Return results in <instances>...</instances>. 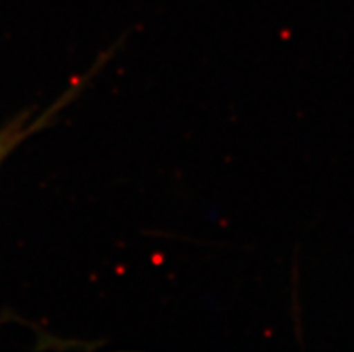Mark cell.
I'll list each match as a JSON object with an SVG mask.
<instances>
[{
    "label": "cell",
    "mask_w": 354,
    "mask_h": 352,
    "mask_svg": "<svg viewBox=\"0 0 354 352\" xmlns=\"http://www.w3.org/2000/svg\"><path fill=\"white\" fill-rule=\"evenodd\" d=\"M95 71H97V68H92V71L88 72V76L80 77V81H77L76 85L72 86V89H68L67 92H63L62 98H59L53 106L47 108L44 113H40V117H35V119H32L31 112H24L20 113L17 119H13L9 124H6L4 128L0 129V164H2V162H4L6 158L24 142V140H27L31 135L38 133V131H41L45 126L50 124L63 108L74 101V98L80 94L83 85L86 83V80H88Z\"/></svg>",
    "instance_id": "cell-1"
}]
</instances>
